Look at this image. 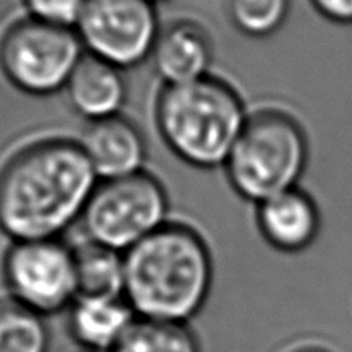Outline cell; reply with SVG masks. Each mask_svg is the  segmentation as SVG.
<instances>
[{"label": "cell", "mask_w": 352, "mask_h": 352, "mask_svg": "<svg viewBox=\"0 0 352 352\" xmlns=\"http://www.w3.org/2000/svg\"><path fill=\"white\" fill-rule=\"evenodd\" d=\"M97 184L78 138L47 135L19 145L0 164V233L9 242L63 239Z\"/></svg>", "instance_id": "cell-1"}, {"label": "cell", "mask_w": 352, "mask_h": 352, "mask_svg": "<svg viewBox=\"0 0 352 352\" xmlns=\"http://www.w3.org/2000/svg\"><path fill=\"white\" fill-rule=\"evenodd\" d=\"M292 352H331V351H330V349L323 347V345H314V344H311V345H302V347L294 349Z\"/></svg>", "instance_id": "cell-20"}, {"label": "cell", "mask_w": 352, "mask_h": 352, "mask_svg": "<svg viewBox=\"0 0 352 352\" xmlns=\"http://www.w3.org/2000/svg\"><path fill=\"white\" fill-rule=\"evenodd\" d=\"M169 194L148 169L99 180L80 223L85 240L128 252L169 221Z\"/></svg>", "instance_id": "cell-5"}, {"label": "cell", "mask_w": 352, "mask_h": 352, "mask_svg": "<svg viewBox=\"0 0 352 352\" xmlns=\"http://www.w3.org/2000/svg\"><path fill=\"white\" fill-rule=\"evenodd\" d=\"M151 2H154V4L157 6V4H161V2H168V0H151Z\"/></svg>", "instance_id": "cell-22"}, {"label": "cell", "mask_w": 352, "mask_h": 352, "mask_svg": "<svg viewBox=\"0 0 352 352\" xmlns=\"http://www.w3.org/2000/svg\"><path fill=\"white\" fill-rule=\"evenodd\" d=\"M214 285V257L195 226L169 219L124 252L123 296L138 318L190 323Z\"/></svg>", "instance_id": "cell-2"}, {"label": "cell", "mask_w": 352, "mask_h": 352, "mask_svg": "<svg viewBox=\"0 0 352 352\" xmlns=\"http://www.w3.org/2000/svg\"><path fill=\"white\" fill-rule=\"evenodd\" d=\"M249 111L232 83L209 74L162 87L154 102V123L176 159L195 169H218L225 166Z\"/></svg>", "instance_id": "cell-3"}, {"label": "cell", "mask_w": 352, "mask_h": 352, "mask_svg": "<svg viewBox=\"0 0 352 352\" xmlns=\"http://www.w3.org/2000/svg\"><path fill=\"white\" fill-rule=\"evenodd\" d=\"M214 56L208 26L194 18H176L161 25L148 60L162 87H171L212 74Z\"/></svg>", "instance_id": "cell-9"}, {"label": "cell", "mask_w": 352, "mask_h": 352, "mask_svg": "<svg viewBox=\"0 0 352 352\" xmlns=\"http://www.w3.org/2000/svg\"><path fill=\"white\" fill-rule=\"evenodd\" d=\"M66 314L78 347L99 352H113L138 318L124 296H78Z\"/></svg>", "instance_id": "cell-13"}, {"label": "cell", "mask_w": 352, "mask_h": 352, "mask_svg": "<svg viewBox=\"0 0 352 352\" xmlns=\"http://www.w3.org/2000/svg\"><path fill=\"white\" fill-rule=\"evenodd\" d=\"M85 49L74 28L47 25L23 16L0 35V73L30 97L64 92Z\"/></svg>", "instance_id": "cell-6"}, {"label": "cell", "mask_w": 352, "mask_h": 352, "mask_svg": "<svg viewBox=\"0 0 352 352\" xmlns=\"http://www.w3.org/2000/svg\"><path fill=\"white\" fill-rule=\"evenodd\" d=\"M78 142L99 180H116L147 169V138L124 114L87 123Z\"/></svg>", "instance_id": "cell-10"}, {"label": "cell", "mask_w": 352, "mask_h": 352, "mask_svg": "<svg viewBox=\"0 0 352 352\" xmlns=\"http://www.w3.org/2000/svg\"><path fill=\"white\" fill-rule=\"evenodd\" d=\"M73 249L80 296H123V252L85 239Z\"/></svg>", "instance_id": "cell-14"}, {"label": "cell", "mask_w": 352, "mask_h": 352, "mask_svg": "<svg viewBox=\"0 0 352 352\" xmlns=\"http://www.w3.org/2000/svg\"><path fill=\"white\" fill-rule=\"evenodd\" d=\"M161 25L151 0H87L74 30L85 52L126 71L147 63Z\"/></svg>", "instance_id": "cell-8"}, {"label": "cell", "mask_w": 352, "mask_h": 352, "mask_svg": "<svg viewBox=\"0 0 352 352\" xmlns=\"http://www.w3.org/2000/svg\"><path fill=\"white\" fill-rule=\"evenodd\" d=\"M0 278L8 299L43 318L66 313L80 296L74 249L64 239L9 242Z\"/></svg>", "instance_id": "cell-7"}, {"label": "cell", "mask_w": 352, "mask_h": 352, "mask_svg": "<svg viewBox=\"0 0 352 352\" xmlns=\"http://www.w3.org/2000/svg\"><path fill=\"white\" fill-rule=\"evenodd\" d=\"M113 352H201L188 323L137 318Z\"/></svg>", "instance_id": "cell-15"}, {"label": "cell", "mask_w": 352, "mask_h": 352, "mask_svg": "<svg viewBox=\"0 0 352 352\" xmlns=\"http://www.w3.org/2000/svg\"><path fill=\"white\" fill-rule=\"evenodd\" d=\"M63 94L71 111L92 123L123 114L128 83L121 67L85 52Z\"/></svg>", "instance_id": "cell-12"}, {"label": "cell", "mask_w": 352, "mask_h": 352, "mask_svg": "<svg viewBox=\"0 0 352 352\" xmlns=\"http://www.w3.org/2000/svg\"><path fill=\"white\" fill-rule=\"evenodd\" d=\"M45 320L8 297L0 300V352H49Z\"/></svg>", "instance_id": "cell-16"}, {"label": "cell", "mask_w": 352, "mask_h": 352, "mask_svg": "<svg viewBox=\"0 0 352 352\" xmlns=\"http://www.w3.org/2000/svg\"><path fill=\"white\" fill-rule=\"evenodd\" d=\"M73 352H99V351H92V349H83V347H78L76 351Z\"/></svg>", "instance_id": "cell-21"}, {"label": "cell", "mask_w": 352, "mask_h": 352, "mask_svg": "<svg viewBox=\"0 0 352 352\" xmlns=\"http://www.w3.org/2000/svg\"><path fill=\"white\" fill-rule=\"evenodd\" d=\"M311 8L333 25H352V0H309Z\"/></svg>", "instance_id": "cell-19"}, {"label": "cell", "mask_w": 352, "mask_h": 352, "mask_svg": "<svg viewBox=\"0 0 352 352\" xmlns=\"http://www.w3.org/2000/svg\"><path fill=\"white\" fill-rule=\"evenodd\" d=\"M292 0H226L233 28L249 38H268L285 26Z\"/></svg>", "instance_id": "cell-17"}, {"label": "cell", "mask_w": 352, "mask_h": 352, "mask_svg": "<svg viewBox=\"0 0 352 352\" xmlns=\"http://www.w3.org/2000/svg\"><path fill=\"white\" fill-rule=\"evenodd\" d=\"M25 16L47 25L74 28L87 0H19Z\"/></svg>", "instance_id": "cell-18"}, {"label": "cell", "mask_w": 352, "mask_h": 352, "mask_svg": "<svg viewBox=\"0 0 352 352\" xmlns=\"http://www.w3.org/2000/svg\"><path fill=\"white\" fill-rule=\"evenodd\" d=\"M257 232L272 249L282 254H300L321 233V209L302 187L276 194L254 206Z\"/></svg>", "instance_id": "cell-11"}, {"label": "cell", "mask_w": 352, "mask_h": 352, "mask_svg": "<svg viewBox=\"0 0 352 352\" xmlns=\"http://www.w3.org/2000/svg\"><path fill=\"white\" fill-rule=\"evenodd\" d=\"M309 157L302 121L285 107L259 106L249 111L223 169L232 190L256 206L300 187Z\"/></svg>", "instance_id": "cell-4"}]
</instances>
